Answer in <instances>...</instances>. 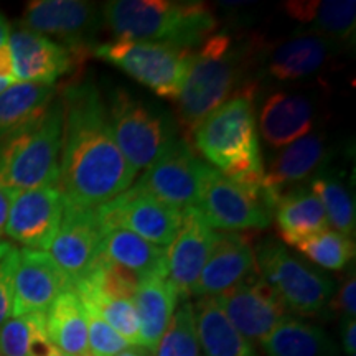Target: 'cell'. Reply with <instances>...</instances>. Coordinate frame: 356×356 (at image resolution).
<instances>
[{"label": "cell", "instance_id": "cell-42", "mask_svg": "<svg viewBox=\"0 0 356 356\" xmlns=\"http://www.w3.org/2000/svg\"><path fill=\"white\" fill-rule=\"evenodd\" d=\"M118 356H152V353L147 351L145 348H142V346H136V348L124 350L122 353H119Z\"/></svg>", "mask_w": 356, "mask_h": 356}, {"label": "cell", "instance_id": "cell-33", "mask_svg": "<svg viewBox=\"0 0 356 356\" xmlns=\"http://www.w3.org/2000/svg\"><path fill=\"white\" fill-rule=\"evenodd\" d=\"M195 322V307L185 300L173 312L165 333L160 338L155 356H202Z\"/></svg>", "mask_w": 356, "mask_h": 356}, {"label": "cell", "instance_id": "cell-22", "mask_svg": "<svg viewBox=\"0 0 356 356\" xmlns=\"http://www.w3.org/2000/svg\"><path fill=\"white\" fill-rule=\"evenodd\" d=\"M315 109L309 97L274 92L262 104L259 131L273 147H286L302 139L314 127Z\"/></svg>", "mask_w": 356, "mask_h": 356}, {"label": "cell", "instance_id": "cell-31", "mask_svg": "<svg viewBox=\"0 0 356 356\" xmlns=\"http://www.w3.org/2000/svg\"><path fill=\"white\" fill-rule=\"evenodd\" d=\"M312 193L322 203L330 228L346 238H355L356 208L353 195L337 175L318 173L309 185Z\"/></svg>", "mask_w": 356, "mask_h": 356}, {"label": "cell", "instance_id": "cell-41", "mask_svg": "<svg viewBox=\"0 0 356 356\" xmlns=\"http://www.w3.org/2000/svg\"><path fill=\"white\" fill-rule=\"evenodd\" d=\"M8 37H10V24H8L6 17L0 13V47L8 42Z\"/></svg>", "mask_w": 356, "mask_h": 356}, {"label": "cell", "instance_id": "cell-4", "mask_svg": "<svg viewBox=\"0 0 356 356\" xmlns=\"http://www.w3.org/2000/svg\"><path fill=\"white\" fill-rule=\"evenodd\" d=\"M101 15L115 40L170 43L188 50L218 29L215 13L204 2L111 0L101 6Z\"/></svg>", "mask_w": 356, "mask_h": 356}, {"label": "cell", "instance_id": "cell-32", "mask_svg": "<svg viewBox=\"0 0 356 356\" xmlns=\"http://www.w3.org/2000/svg\"><path fill=\"white\" fill-rule=\"evenodd\" d=\"M315 264L330 270H341L355 259V241L335 229H325L296 246Z\"/></svg>", "mask_w": 356, "mask_h": 356}, {"label": "cell", "instance_id": "cell-1", "mask_svg": "<svg viewBox=\"0 0 356 356\" xmlns=\"http://www.w3.org/2000/svg\"><path fill=\"white\" fill-rule=\"evenodd\" d=\"M61 101L65 129L58 186L65 202L96 210L131 188L137 172L115 144L95 83L70 84Z\"/></svg>", "mask_w": 356, "mask_h": 356}, {"label": "cell", "instance_id": "cell-27", "mask_svg": "<svg viewBox=\"0 0 356 356\" xmlns=\"http://www.w3.org/2000/svg\"><path fill=\"white\" fill-rule=\"evenodd\" d=\"M56 99L50 84L13 83L0 95V142L38 121Z\"/></svg>", "mask_w": 356, "mask_h": 356}, {"label": "cell", "instance_id": "cell-6", "mask_svg": "<svg viewBox=\"0 0 356 356\" xmlns=\"http://www.w3.org/2000/svg\"><path fill=\"white\" fill-rule=\"evenodd\" d=\"M257 273L274 289L289 312L302 317H318L333 300L335 284L289 252L284 243L266 238L254 246Z\"/></svg>", "mask_w": 356, "mask_h": 356}, {"label": "cell", "instance_id": "cell-25", "mask_svg": "<svg viewBox=\"0 0 356 356\" xmlns=\"http://www.w3.org/2000/svg\"><path fill=\"white\" fill-rule=\"evenodd\" d=\"M273 218L282 243L293 248L310 236L330 229L322 203L307 186L286 191L275 203Z\"/></svg>", "mask_w": 356, "mask_h": 356}, {"label": "cell", "instance_id": "cell-10", "mask_svg": "<svg viewBox=\"0 0 356 356\" xmlns=\"http://www.w3.org/2000/svg\"><path fill=\"white\" fill-rule=\"evenodd\" d=\"M22 29L55 37L60 44L86 60L96 47L102 24L101 7L83 0H33L22 15Z\"/></svg>", "mask_w": 356, "mask_h": 356}, {"label": "cell", "instance_id": "cell-12", "mask_svg": "<svg viewBox=\"0 0 356 356\" xmlns=\"http://www.w3.org/2000/svg\"><path fill=\"white\" fill-rule=\"evenodd\" d=\"M225 317L249 343H261L284 318L289 310L274 289L252 273L238 286L213 297Z\"/></svg>", "mask_w": 356, "mask_h": 356}, {"label": "cell", "instance_id": "cell-37", "mask_svg": "<svg viewBox=\"0 0 356 356\" xmlns=\"http://www.w3.org/2000/svg\"><path fill=\"white\" fill-rule=\"evenodd\" d=\"M333 307H335L338 314L343 315V318H355L356 315V279L355 270L346 277V280L338 289V293L333 300Z\"/></svg>", "mask_w": 356, "mask_h": 356}, {"label": "cell", "instance_id": "cell-45", "mask_svg": "<svg viewBox=\"0 0 356 356\" xmlns=\"http://www.w3.org/2000/svg\"><path fill=\"white\" fill-rule=\"evenodd\" d=\"M48 356H70V355H65V353H61L60 350H56V348H53L51 350V353L48 355Z\"/></svg>", "mask_w": 356, "mask_h": 356}, {"label": "cell", "instance_id": "cell-28", "mask_svg": "<svg viewBox=\"0 0 356 356\" xmlns=\"http://www.w3.org/2000/svg\"><path fill=\"white\" fill-rule=\"evenodd\" d=\"M266 356H340L335 341L317 325L289 315L259 343Z\"/></svg>", "mask_w": 356, "mask_h": 356}, {"label": "cell", "instance_id": "cell-30", "mask_svg": "<svg viewBox=\"0 0 356 356\" xmlns=\"http://www.w3.org/2000/svg\"><path fill=\"white\" fill-rule=\"evenodd\" d=\"M284 12L300 24H310L328 40H350L355 35V0H291Z\"/></svg>", "mask_w": 356, "mask_h": 356}, {"label": "cell", "instance_id": "cell-24", "mask_svg": "<svg viewBox=\"0 0 356 356\" xmlns=\"http://www.w3.org/2000/svg\"><path fill=\"white\" fill-rule=\"evenodd\" d=\"M99 254L122 270L142 280L150 275L165 277L167 251L155 246L127 229H109L102 233Z\"/></svg>", "mask_w": 356, "mask_h": 356}, {"label": "cell", "instance_id": "cell-21", "mask_svg": "<svg viewBox=\"0 0 356 356\" xmlns=\"http://www.w3.org/2000/svg\"><path fill=\"white\" fill-rule=\"evenodd\" d=\"M332 40L318 33L284 38L270 48L267 73L279 81H299L323 68L332 55Z\"/></svg>", "mask_w": 356, "mask_h": 356}, {"label": "cell", "instance_id": "cell-40", "mask_svg": "<svg viewBox=\"0 0 356 356\" xmlns=\"http://www.w3.org/2000/svg\"><path fill=\"white\" fill-rule=\"evenodd\" d=\"M0 79H13V81H17L15 76H13L10 48H8L7 43L0 47Z\"/></svg>", "mask_w": 356, "mask_h": 356}, {"label": "cell", "instance_id": "cell-14", "mask_svg": "<svg viewBox=\"0 0 356 356\" xmlns=\"http://www.w3.org/2000/svg\"><path fill=\"white\" fill-rule=\"evenodd\" d=\"M101 239L102 228L96 210L65 202L60 228L44 252L60 267L73 287L99 257Z\"/></svg>", "mask_w": 356, "mask_h": 356}, {"label": "cell", "instance_id": "cell-44", "mask_svg": "<svg viewBox=\"0 0 356 356\" xmlns=\"http://www.w3.org/2000/svg\"><path fill=\"white\" fill-rule=\"evenodd\" d=\"M8 248H10V244H7V243H0V256L6 254V252L8 251Z\"/></svg>", "mask_w": 356, "mask_h": 356}, {"label": "cell", "instance_id": "cell-36", "mask_svg": "<svg viewBox=\"0 0 356 356\" xmlns=\"http://www.w3.org/2000/svg\"><path fill=\"white\" fill-rule=\"evenodd\" d=\"M19 249L13 246L3 256H0V327L12 317L13 297V269H15Z\"/></svg>", "mask_w": 356, "mask_h": 356}, {"label": "cell", "instance_id": "cell-17", "mask_svg": "<svg viewBox=\"0 0 356 356\" xmlns=\"http://www.w3.org/2000/svg\"><path fill=\"white\" fill-rule=\"evenodd\" d=\"M12 284V317L44 315L61 292L73 289L47 252L26 248L19 249Z\"/></svg>", "mask_w": 356, "mask_h": 356}, {"label": "cell", "instance_id": "cell-9", "mask_svg": "<svg viewBox=\"0 0 356 356\" xmlns=\"http://www.w3.org/2000/svg\"><path fill=\"white\" fill-rule=\"evenodd\" d=\"M197 208L220 233H249L264 229L273 221V211L261 195L234 184L211 165L203 168Z\"/></svg>", "mask_w": 356, "mask_h": 356}, {"label": "cell", "instance_id": "cell-46", "mask_svg": "<svg viewBox=\"0 0 356 356\" xmlns=\"http://www.w3.org/2000/svg\"><path fill=\"white\" fill-rule=\"evenodd\" d=\"M351 356H355V355H351Z\"/></svg>", "mask_w": 356, "mask_h": 356}, {"label": "cell", "instance_id": "cell-20", "mask_svg": "<svg viewBox=\"0 0 356 356\" xmlns=\"http://www.w3.org/2000/svg\"><path fill=\"white\" fill-rule=\"evenodd\" d=\"M328 147L322 134H307L284 147L266 172V193L270 210L284 193L300 186L302 181L322 170L328 159Z\"/></svg>", "mask_w": 356, "mask_h": 356}, {"label": "cell", "instance_id": "cell-11", "mask_svg": "<svg viewBox=\"0 0 356 356\" xmlns=\"http://www.w3.org/2000/svg\"><path fill=\"white\" fill-rule=\"evenodd\" d=\"M102 233L109 229H127L155 246L167 248L181 225V211L150 197L139 186L96 208Z\"/></svg>", "mask_w": 356, "mask_h": 356}, {"label": "cell", "instance_id": "cell-39", "mask_svg": "<svg viewBox=\"0 0 356 356\" xmlns=\"http://www.w3.org/2000/svg\"><path fill=\"white\" fill-rule=\"evenodd\" d=\"M15 195L17 193H13V191L6 188L3 185H0V238H2L3 231H6L7 218L8 213H10V207Z\"/></svg>", "mask_w": 356, "mask_h": 356}, {"label": "cell", "instance_id": "cell-29", "mask_svg": "<svg viewBox=\"0 0 356 356\" xmlns=\"http://www.w3.org/2000/svg\"><path fill=\"white\" fill-rule=\"evenodd\" d=\"M193 307L200 348L204 356H257L254 346L236 332L215 299H198Z\"/></svg>", "mask_w": 356, "mask_h": 356}, {"label": "cell", "instance_id": "cell-43", "mask_svg": "<svg viewBox=\"0 0 356 356\" xmlns=\"http://www.w3.org/2000/svg\"><path fill=\"white\" fill-rule=\"evenodd\" d=\"M13 83H17V81H13V79H0V95H2V92L6 91L8 86H12Z\"/></svg>", "mask_w": 356, "mask_h": 356}, {"label": "cell", "instance_id": "cell-5", "mask_svg": "<svg viewBox=\"0 0 356 356\" xmlns=\"http://www.w3.org/2000/svg\"><path fill=\"white\" fill-rule=\"evenodd\" d=\"M63 129V101L55 99L38 121L0 142V185L13 193L58 185Z\"/></svg>", "mask_w": 356, "mask_h": 356}, {"label": "cell", "instance_id": "cell-16", "mask_svg": "<svg viewBox=\"0 0 356 356\" xmlns=\"http://www.w3.org/2000/svg\"><path fill=\"white\" fill-rule=\"evenodd\" d=\"M216 231L208 225L197 207L181 211V225L173 241L165 248V279L185 300L193 293L195 284L216 241Z\"/></svg>", "mask_w": 356, "mask_h": 356}, {"label": "cell", "instance_id": "cell-35", "mask_svg": "<svg viewBox=\"0 0 356 356\" xmlns=\"http://www.w3.org/2000/svg\"><path fill=\"white\" fill-rule=\"evenodd\" d=\"M88 320V346L89 356H118L129 348V343L124 338L109 327L95 310L86 309Z\"/></svg>", "mask_w": 356, "mask_h": 356}, {"label": "cell", "instance_id": "cell-23", "mask_svg": "<svg viewBox=\"0 0 356 356\" xmlns=\"http://www.w3.org/2000/svg\"><path fill=\"white\" fill-rule=\"evenodd\" d=\"M132 300L139 320L140 346L154 355L180 300L178 293L165 277L150 275L139 280Z\"/></svg>", "mask_w": 356, "mask_h": 356}, {"label": "cell", "instance_id": "cell-19", "mask_svg": "<svg viewBox=\"0 0 356 356\" xmlns=\"http://www.w3.org/2000/svg\"><path fill=\"white\" fill-rule=\"evenodd\" d=\"M251 233V231H249ZM249 233H220L215 246L195 284L193 297L213 299L238 286L248 275L256 273L254 246Z\"/></svg>", "mask_w": 356, "mask_h": 356}, {"label": "cell", "instance_id": "cell-15", "mask_svg": "<svg viewBox=\"0 0 356 356\" xmlns=\"http://www.w3.org/2000/svg\"><path fill=\"white\" fill-rule=\"evenodd\" d=\"M65 197L60 186L20 191L13 198L3 234L26 249L47 251L60 228Z\"/></svg>", "mask_w": 356, "mask_h": 356}, {"label": "cell", "instance_id": "cell-18", "mask_svg": "<svg viewBox=\"0 0 356 356\" xmlns=\"http://www.w3.org/2000/svg\"><path fill=\"white\" fill-rule=\"evenodd\" d=\"M13 76L19 83L50 84L73 73L84 60L43 35L19 29L8 37Z\"/></svg>", "mask_w": 356, "mask_h": 356}, {"label": "cell", "instance_id": "cell-34", "mask_svg": "<svg viewBox=\"0 0 356 356\" xmlns=\"http://www.w3.org/2000/svg\"><path fill=\"white\" fill-rule=\"evenodd\" d=\"M47 337L43 314L10 317L0 327V356H30L40 338Z\"/></svg>", "mask_w": 356, "mask_h": 356}, {"label": "cell", "instance_id": "cell-26", "mask_svg": "<svg viewBox=\"0 0 356 356\" xmlns=\"http://www.w3.org/2000/svg\"><path fill=\"white\" fill-rule=\"evenodd\" d=\"M47 337L61 353L89 356L86 310L74 289H66L44 314Z\"/></svg>", "mask_w": 356, "mask_h": 356}, {"label": "cell", "instance_id": "cell-13", "mask_svg": "<svg viewBox=\"0 0 356 356\" xmlns=\"http://www.w3.org/2000/svg\"><path fill=\"white\" fill-rule=\"evenodd\" d=\"M204 163L190 142L177 139L159 160L145 168L137 186L163 204L184 211L197 207Z\"/></svg>", "mask_w": 356, "mask_h": 356}, {"label": "cell", "instance_id": "cell-2", "mask_svg": "<svg viewBox=\"0 0 356 356\" xmlns=\"http://www.w3.org/2000/svg\"><path fill=\"white\" fill-rule=\"evenodd\" d=\"M254 35L234 37L229 32L213 33L190 58L186 78L177 97L178 127L186 142L200 122L229 97L241 91L251 79V70L262 51Z\"/></svg>", "mask_w": 356, "mask_h": 356}, {"label": "cell", "instance_id": "cell-7", "mask_svg": "<svg viewBox=\"0 0 356 356\" xmlns=\"http://www.w3.org/2000/svg\"><path fill=\"white\" fill-rule=\"evenodd\" d=\"M106 111L115 144L136 172L149 168L178 139L165 114L124 88L111 89Z\"/></svg>", "mask_w": 356, "mask_h": 356}, {"label": "cell", "instance_id": "cell-3", "mask_svg": "<svg viewBox=\"0 0 356 356\" xmlns=\"http://www.w3.org/2000/svg\"><path fill=\"white\" fill-rule=\"evenodd\" d=\"M256 96L257 83L248 84L208 114L191 134V139L195 149L213 168L234 184L261 195L270 208L266 193L264 160L257 137Z\"/></svg>", "mask_w": 356, "mask_h": 356}, {"label": "cell", "instance_id": "cell-38", "mask_svg": "<svg viewBox=\"0 0 356 356\" xmlns=\"http://www.w3.org/2000/svg\"><path fill=\"white\" fill-rule=\"evenodd\" d=\"M341 345H343L345 353L351 356L356 351V322L355 318H343L340 327Z\"/></svg>", "mask_w": 356, "mask_h": 356}, {"label": "cell", "instance_id": "cell-8", "mask_svg": "<svg viewBox=\"0 0 356 356\" xmlns=\"http://www.w3.org/2000/svg\"><path fill=\"white\" fill-rule=\"evenodd\" d=\"M91 55L122 70L163 99L177 101L193 50L170 43L113 40L97 43Z\"/></svg>", "mask_w": 356, "mask_h": 356}]
</instances>
